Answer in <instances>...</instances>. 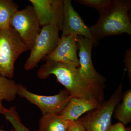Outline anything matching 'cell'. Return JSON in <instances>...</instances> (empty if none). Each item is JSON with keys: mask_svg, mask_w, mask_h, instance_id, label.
<instances>
[{"mask_svg": "<svg viewBox=\"0 0 131 131\" xmlns=\"http://www.w3.org/2000/svg\"><path fill=\"white\" fill-rule=\"evenodd\" d=\"M37 75L42 80L54 75L72 98L101 103L105 101V85L86 80L81 75L78 68L73 66L63 63L46 62L38 69Z\"/></svg>", "mask_w": 131, "mask_h": 131, "instance_id": "6da1fadb", "label": "cell"}, {"mask_svg": "<svg viewBox=\"0 0 131 131\" xmlns=\"http://www.w3.org/2000/svg\"><path fill=\"white\" fill-rule=\"evenodd\" d=\"M130 0H114L100 13L97 23L90 27L95 39L99 41L108 36L123 34H131V23L129 16Z\"/></svg>", "mask_w": 131, "mask_h": 131, "instance_id": "7a4b0ae2", "label": "cell"}, {"mask_svg": "<svg viewBox=\"0 0 131 131\" xmlns=\"http://www.w3.org/2000/svg\"><path fill=\"white\" fill-rule=\"evenodd\" d=\"M29 50L11 26L0 28V75L12 79L16 60Z\"/></svg>", "mask_w": 131, "mask_h": 131, "instance_id": "3957f363", "label": "cell"}, {"mask_svg": "<svg viewBox=\"0 0 131 131\" xmlns=\"http://www.w3.org/2000/svg\"><path fill=\"white\" fill-rule=\"evenodd\" d=\"M122 83L107 101L98 108L88 112L78 120L86 131H107L111 126V119L115 108L120 103L123 95Z\"/></svg>", "mask_w": 131, "mask_h": 131, "instance_id": "277c9868", "label": "cell"}, {"mask_svg": "<svg viewBox=\"0 0 131 131\" xmlns=\"http://www.w3.org/2000/svg\"><path fill=\"white\" fill-rule=\"evenodd\" d=\"M59 29L56 26L49 25L42 27L35 39L30 56L24 65V69L30 70L37 66L38 64L54 50L60 38Z\"/></svg>", "mask_w": 131, "mask_h": 131, "instance_id": "5b68a950", "label": "cell"}, {"mask_svg": "<svg viewBox=\"0 0 131 131\" xmlns=\"http://www.w3.org/2000/svg\"><path fill=\"white\" fill-rule=\"evenodd\" d=\"M10 26L30 50L42 29L32 5L16 12L11 19Z\"/></svg>", "mask_w": 131, "mask_h": 131, "instance_id": "8992f818", "label": "cell"}, {"mask_svg": "<svg viewBox=\"0 0 131 131\" xmlns=\"http://www.w3.org/2000/svg\"><path fill=\"white\" fill-rule=\"evenodd\" d=\"M17 95L37 106L42 115L58 114L72 98L65 89L60 90L59 93L55 95L44 96L28 91L25 86L20 84H17Z\"/></svg>", "mask_w": 131, "mask_h": 131, "instance_id": "52a82bcc", "label": "cell"}, {"mask_svg": "<svg viewBox=\"0 0 131 131\" xmlns=\"http://www.w3.org/2000/svg\"><path fill=\"white\" fill-rule=\"evenodd\" d=\"M40 27L51 25L62 30L64 18V0H30Z\"/></svg>", "mask_w": 131, "mask_h": 131, "instance_id": "ba28073f", "label": "cell"}, {"mask_svg": "<svg viewBox=\"0 0 131 131\" xmlns=\"http://www.w3.org/2000/svg\"><path fill=\"white\" fill-rule=\"evenodd\" d=\"M61 37L71 35H81L88 39L98 46L100 42L96 40L88 26L72 6L70 0H64V18Z\"/></svg>", "mask_w": 131, "mask_h": 131, "instance_id": "9c48e42d", "label": "cell"}, {"mask_svg": "<svg viewBox=\"0 0 131 131\" xmlns=\"http://www.w3.org/2000/svg\"><path fill=\"white\" fill-rule=\"evenodd\" d=\"M76 42L79 49V72L84 78L105 85L106 79L100 74L94 68L91 58V51L93 44L88 39L81 35H77Z\"/></svg>", "mask_w": 131, "mask_h": 131, "instance_id": "30bf717a", "label": "cell"}, {"mask_svg": "<svg viewBox=\"0 0 131 131\" xmlns=\"http://www.w3.org/2000/svg\"><path fill=\"white\" fill-rule=\"evenodd\" d=\"M77 36L71 35L61 37L53 52L44 58L46 62L63 63L75 68L79 67Z\"/></svg>", "mask_w": 131, "mask_h": 131, "instance_id": "8fae6325", "label": "cell"}, {"mask_svg": "<svg viewBox=\"0 0 131 131\" xmlns=\"http://www.w3.org/2000/svg\"><path fill=\"white\" fill-rule=\"evenodd\" d=\"M101 103L80 98H72L68 105L58 114L64 120L75 121L85 113L98 108Z\"/></svg>", "mask_w": 131, "mask_h": 131, "instance_id": "7c38bea8", "label": "cell"}, {"mask_svg": "<svg viewBox=\"0 0 131 131\" xmlns=\"http://www.w3.org/2000/svg\"><path fill=\"white\" fill-rule=\"evenodd\" d=\"M69 122L63 119L59 114L43 115L39 119L38 131H67Z\"/></svg>", "mask_w": 131, "mask_h": 131, "instance_id": "4fadbf2b", "label": "cell"}, {"mask_svg": "<svg viewBox=\"0 0 131 131\" xmlns=\"http://www.w3.org/2000/svg\"><path fill=\"white\" fill-rule=\"evenodd\" d=\"M122 102L115 108L114 118L125 125L131 122V89L123 94Z\"/></svg>", "mask_w": 131, "mask_h": 131, "instance_id": "5bb4252c", "label": "cell"}, {"mask_svg": "<svg viewBox=\"0 0 131 131\" xmlns=\"http://www.w3.org/2000/svg\"><path fill=\"white\" fill-rule=\"evenodd\" d=\"M19 8V5L13 0H0V28L10 26L11 19Z\"/></svg>", "mask_w": 131, "mask_h": 131, "instance_id": "9a60e30c", "label": "cell"}, {"mask_svg": "<svg viewBox=\"0 0 131 131\" xmlns=\"http://www.w3.org/2000/svg\"><path fill=\"white\" fill-rule=\"evenodd\" d=\"M17 84L12 79L0 75V101L14 100L17 95Z\"/></svg>", "mask_w": 131, "mask_h": 131, "instance_id": "2e32d148", "label": "cell"}, {"mask_svg": "<svg viewBox=\"0 0 131 131\" xmlns=\"http://www.w3.org/2000/svg\"><path fill=\"white\" fill-rule=\"evenodd\" d=\"M13 127L15 131H31L21 123V119L16 111V107H12L3 114Z\"/></svg>", "mask_w": 131, "mask_h": 131, "instance_id": "e0dca14e", "label": "cell"}, {"mask_svg": "<svg viewBox=\"0 0 131 131\" xmlns=\"http://www.w3.org/2000/svg\"><path fill=\"white\" fill-rule=\"evenodd\" d=\"M77 1L82 5L97 9L100 13L107 7L112 0H78Z\"/></svg>", "mask_w": 131, "mask_h": 131, "instance_id": "ac0fdd59", "label": "cell"}, {"mask_svg": "<svg viewBox=\"0 0 131 131\" xmlns=\"http://www.w3.org/2000/svg\"><path fill=\"white\" fill-rule=\"evenodd\" d=\"M124 62L125 64V69L128 72L129 77L130 81H131V49L129 48L126 51L124 59Z\"/></svg>", "mask_w": 131, "mask_h": 131, "instance_id": "d6986e66", "label": "cell"}, {"mask_svg": "<svg viewBox=\"0 0 131 131\" xmlns=\"http://www.w3.org/2000/svg\"><path fill=\"white\" fill-rule=\"evenodd\" d=\"M67 131H86L84 127L78 120L69 121Z\"/></svg>", "mask_w": 131, "mask_h": 131, "instance_id": "ffe728a7", "label": "cell"}, {"mask_svg": "<svg viewBox=\"0 0 131 131\" xmlns=\"http://www.w3.org/2000/svg\"><path fill=\"white\" fill-rule=\"evenodd\" d=\"M107 131H127V130L124 124L119 122L111 125Z\"/></svg>", "mask_w": 131, "mask_h": 131, "instance_id": "44dd1931", "label": "cell"}, {"mask_svg": "<svg viewBox=\"0 0 131 131\" xmlns=\"http://www.w3.org/2000/svg\"><path fill=\"white\" fill-rule=\"evenodd\" d=\"M7 108H6L3 106L2 104V102L0 101V114H4V113L7 111ZM0 131H15L14 130H2L0 129Z\"/></svg>", "mask_w": 131, "mask_h": 131, "instance_id": "7402d4cb", "label": "cell"}, {"mask_svg": "<svg viewBox=\"0 0 131 131\" xmlns=\"http://www.w3.org/2000/svg\"><path fill=\"white\" fill-rule=\"evenodd\" d=\"M127 131H131V127H127Z\"/></svg>", "mask_w": 131, "mask_h": 131, "instance_id": "603a6c76", "label": "cell"}]
</instances>
